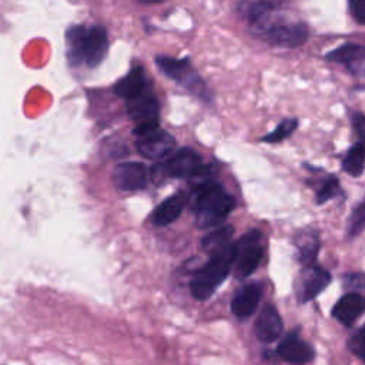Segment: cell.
I'll return each instance as SVG.
<instances>
[{"mask_svg":"<svg viewBox=\"0 0 365 365\" xmlns=\"http://www.w3.org/2000/svg\"><path fill=\"white\" fill-rule=\"evenodd\" d=\"M191 204L197 214L198 227L210 228L225 220L234 208L235 201L220 184L204 182L195 188Z\"/></svg>","mask_w":365,"mask_h":365,"instance_id":"cell-1","label":"cell"},{"mask_svg":"<svg viewBox=\"0 0 365 365\" xmlns=\"http://www.w3.org/2000/svg\"><path fill=\"white\" fill-rule=\"evenodd\" d=\"M68 57L74 64L84 63L88 67H97L108 50L107 31L101 26L71 27L67 34Z\"/></svg>","mask_w":365,"mask_h":365,"instance_id":"cell-2","label":"cell"},{"mask_svg":"<svg viewBox=\"0 0 365 365\" xmlns=\"http://www.w3.org/2000/svg\"><path fill=\"white\" fill-rule=\"evenodd\" d=\"M235 259V244H230L222 250L211 254L208 262L200 268L190 284L191 294L197 299L210 298L220 284L227 278Z\"/></svg>","mask_w":365,"mask_h":365,"instance_id":"cell-3","label":"cell"},{"mask_svg":"<svg viewBox=\"0 0 365 365\" xmlns=\"http://www.w3.org/2000/svg\"><path fill=\"white\" fill-rule=\"evenodd\" d=\"M208 173V167L201 163V157L190 150L181 148L178 150L167 163L158 164L155 171L153 170V178L155 177H175V178H187V177H198L205 175Z\"/></svg>","mask_w":365,"mask_h":365,"instance_id":"cell-4","label":"cell"},{"mask_svg":"<svg viewBox=\"0 0 365 365\" xmlns=\"http://www.w3.org/2000/svg\"><path fill=\"white\" fill-rule=\"evenodd\" d=\"M259 238H261L259 231L252 230L247 232L244 237H241L238 242H235L234 265H235L237 278H247L258 267L262 257Z\"/></svg>","mask_w":365,"mask_h":365,"instance_id":"cell-5","label":"cell"},{"mask_svg":"<svg viewBox=\"0 0 365 365\" xmlns=\"http://www.w3.org/2000/svg\"><path fill=\"white\" fill-rule=\"evenodd\" d=\"M268 43L278 47H298L308 38V29L302 23H281L274 24L265 31Z\"/></svg>","mask_w":365,"mask_h":365,"instance_id":"cell-6","label":"cell"},{"mask_svg":"<svg viewBox=\"0 0 365 365\" xmlns=\"http://www.w3.org/2000/svg\"><path fill=\"white\" fill-rule=\"evenodd\" d=\"M175 147V140L171 134L163 130H155L138 138L137 150L138 153L150 160L165 158Z\"/></svg>","mask_w":365,"mask_h":365,"instance_id":"cell-7","label":"cell"},{"mask_svg":"<svg viewBox=\"0 0 365 365\" xmlns=\"http://www.w3.org/2000/svg\"><path fill=\"white\" fill-rule=\"evenodd\" d=\"M113 181L121 191H137L147 185L148 170L141 163H123L114 168Z\"/></svg>","mask_w":365,"mask_h":365,"instance_id":"cell-8","label":"cell"},{"mask_svg":"<svg viewBox=\"0 0 365 365\" xmlns=\"http://www.w3.org/2000/svg\"><path fill=\"white\" fill-rule=\"evenodd\" d=\"M327 57L344 64L351 74L365 77V46L345 44L331 51Z\"/></svg>","mask_w":365,"mask_h":365,"instance_id":"cell-9","label":"cell"},{"mask_svg":"<svg viewBox=\"0 0 365 365\" xmlns=\"http://www.w3.org/2000/svg\"><path fill=\"white\" fill-rule=\"evenodd\" d=\"M157 66L173 80L187 86V87H198L200 80L197 78L195 73L192 71L190 61L187 58L178 60L167 56H158L155 58Z\"/></svg>","mask_w":365,"mask_h":365,"instance_id":"cell-10","label":"cell"},{"mask_svg":"<svg viewBox=\"0 0 365 365\" xmlns=\"http://www.w3.org/2000/svg\"><path fill=\"white\" fill-rule=\"evenodd\" d=\"M127 110L131 120L137 124L158 121V103L157 98L147 90H144L140 96L127 100Z\"/></svg>","mask_w":365,"mask_h":365,"instance_id":"cell-11","label":"cell"},{"mask_svg":"<svg viewBox=\"0 0 365 365\" xmlns=\"http://www.w3.org/2000/svg\"><path fill=\"white\" fill-rule=\"evenodd\" d=\"M365 312V297L358 292L344 295L332 308V317L341 324L351 327Z\"/></svg>","mask_w":365,"mask_h":365,"instance_id":"cell-12","label":"cell"},{"mask_svg":"<svg viewBox=\"0 0 365 365\" xmlns=\"http://www.w3.org/2000/svg\"><path fill=\"white\" fill-rule=\"evenodd\" d=\"M282 331V321L278 311L272 305H265L255 321V335L261 342L269 344L275 341Z\"/></svg>","mask_w":365,"mask_h":365,"instance_id":"cell-13","label":"cell"},{"mask_svg":"<svg viewBox=\"0 0 365 365\" xmlns=\"http://www.w3.org/2000/svg\"><path fill=\"white\" fill-rule=\"evenodd\" d=\"M261 287L257 282L241 287L232 297L231 311L238 318L250 317L258 307L261 298Z\"/></svg>","mask_w":365,"mask_h":365,"instance_id":"cell-14","label":"cell"},{"mask_svg":"<svg viewBox=\"0 0 365 365\" xmlns=\"http://www.w3.org/2000/svg\"><path fill=\"white\" fill-rule=\"evenodd\" d=\"M331 275L321 267H308L301 277V299L311 301L327 288Z\"/></svg>","mask_w":365,"mask_h":365,"instance_id":"cell-15","label":"cell"},{"mask_svg":"<svg viewBox=\"0 0 365 365\" xmlns=\"http://www.w3.org/2000/svg\"><path fill=\"white\" fill-rule=\"evenodd\" d=\"M278 354L282 359L291 364H305L314 358V349L309 344L299 339L297 335L287 336L278 345Z\"/></svg>","mask_w":365,"mask_h":365,"instance_id":"cell-16","label":"cell"},{"mask_svg":"<svg viewBox=\"0 0 365 365\" xmlns=\"http://www.w3.org/2000/svg\"><path fill=\"white\" fill-rule=\"evenodd\" d=\"M187 204V195L184 192H177L171 197H168L165 201H163L153 214V222L157 227H165L175 221L182 208Z\"/></svg>","mask_w":365,"mask_h":365,"instance_id":"cell-17","label":"cell"},{"mask_svg":"<svg viewBox=\"0 0 365 365\" xmlns=\"http://www.w3.org/2000/svg\"><path fill=\"white\" fill-rule=\"evenodd\" d=\"M144 90H145V77L140 67H134L133 70H130L114 86L115 94L125 100H131L140 96Z\"/></svg>","mask_w":365,"mask_h":365,"instance_id":"cell-18","label":"cell"},{"mask_svg":"<svg viewBox=\"0 0 365 365\" xmlns=\"http://www.w3.org/2000/svg\"><path fill=\"white\" fill-rule=\"evenodd\" d=\"M232 234H234V228L231 225H224L204 237L202 248L211 255V254L222 250L224 247L230 245Z\"/></svg>","mask_w":365,"mask_h":365,"instance_id":"cell-19","label":"cell"},{"mask_svg":"<svg viewBox=\"0 0 365 365\" xmlns=\"http://www.w3.org/2000/svg\"><path fill=\"white\" fill-rule=\"evenodd\" d=\"M342 167L352 177L362 174L365 168V141H359L348 151L342 161Z\"/></svg>","mask_w":365,"mask_h":365,"instance_id":"cell-20","label":"cell"},{"mask_svg":"<svg viewBox=\"0 0 365 365\" xmlns=\"http://www.w3.org/2000/svg\"><path fill=\"white\" fill-rule=\"evenodd\" d=\"M298 125V121L295 118H287V120H282L274 131H271L269 134L264 135L262 140L265 143H279L282 141L284 138H287Z\"/></svg>","mask_w":365,"mask_h":365,"instance_id":"cell-21","label":"cell"},{"mask_svg":"<svg viewBox=\"0 0 365 365\" xmlns=\"http://www.w3.org/2000/svg\"><path fill=\"white\" fill-rule=\"evenodd\" d=\"M318 240L314 235H308L307 238H304L302 242L298 244V250H299V261L304 264H311L315 257H317V251H318Z\"/></svg>","mask_w":365,"mask_h":365,"instance_id":"cell-22","label":"cell"},{"mask_svg":"<svg viewBox=\"0 0 365 365\" xmlns=\"http://www.w3.org/2000/svg\"><path fill=\"white\" fill-rule=\"evenodd\" d=\"M365 230V201L361 202L352 212L349 220L348 232L349 235H358Z\"/></svg>","mask_w":365,"mask_h":365,"instance_id":"cell-23","label":"cell"},{"mask_svg":"<svg viewBox=\"0 0 365 365\" xmlns=\"http://www.w3.org/2000/svg\"><path fill=\"white\" fill-rule=\"evenodd\" d=\"M338 191H339L338 180H336L335 177H329V178L322 184V187L319 188V191H318V194H317V201H318V204H322V202L331 200Z\"/></svg>","mask_w":365,"mask_h":365,"instance_id":"cell-24","label":"cell"},{"mask_svg":"<svg viewBox=\"0 0 365 365\" xmlns=\"http://www.w3.org/2000/svg\"><path fill=\"white\" fill-rule=\"evenodd\" d=\"M348 346L356 356L365 361V327H362L356 334L349 338Z\"/></svg>","mask_w":365,"mask_h":365,"instance_id":"cell-25","label":"cell"},{"mask_svg":"<svg viewBox=\"0 0 365 365\" xmlns=\"http://www.w3.org/2000/svg\"><path fill=\"white\" fill-rule=\"evenodd\" d=\"M344 285L346 288H352V289H365V274L361 272H351L346 274L344 277Z\"/></svg>","mask_w":365,"mask_h":365,"instance_id":"cell-26","label":"cell"},{"mask_svg":"<svg viewBox=\"0 0 365 365\" xmlns=\"http://www.w3.org/2000/svg\"><path fill=\"white\" fill-rule=\"evenodd\" d=\"M351 9L355 20L365 24V0H351Z\"/></svg>","mask_w":365,"mask_h":365,"instance_id":"cell-27","label":"cell"},{"mask_svg":"<svg viewBox=\"0 0 365 365\" xmlns=\"http://www.w3.org/2000/svg\"><path fill=\"white\" fill-rule=\"evenodd\" d=\"M352 125L359 137V141H365V115L361 113H355L352 117Z\"/></svg>","mask_w":365,"mask_h":365,"instance_id":"cell-28","label":"cell"},{"mask_svg":"<svg viewBox=\"0 0 365 365\" xmlns=\"http://www.w3.org/2000/svg\"><path fill=\"white\" fill-rule=\"evenodd\" d=\"M141 1L145 4H157V3H163L165 0H141Z\"/></svg>","mask_w":365,"mask_h":365,"instance_id":"cell-29","label":"cell"}]
</instances>
